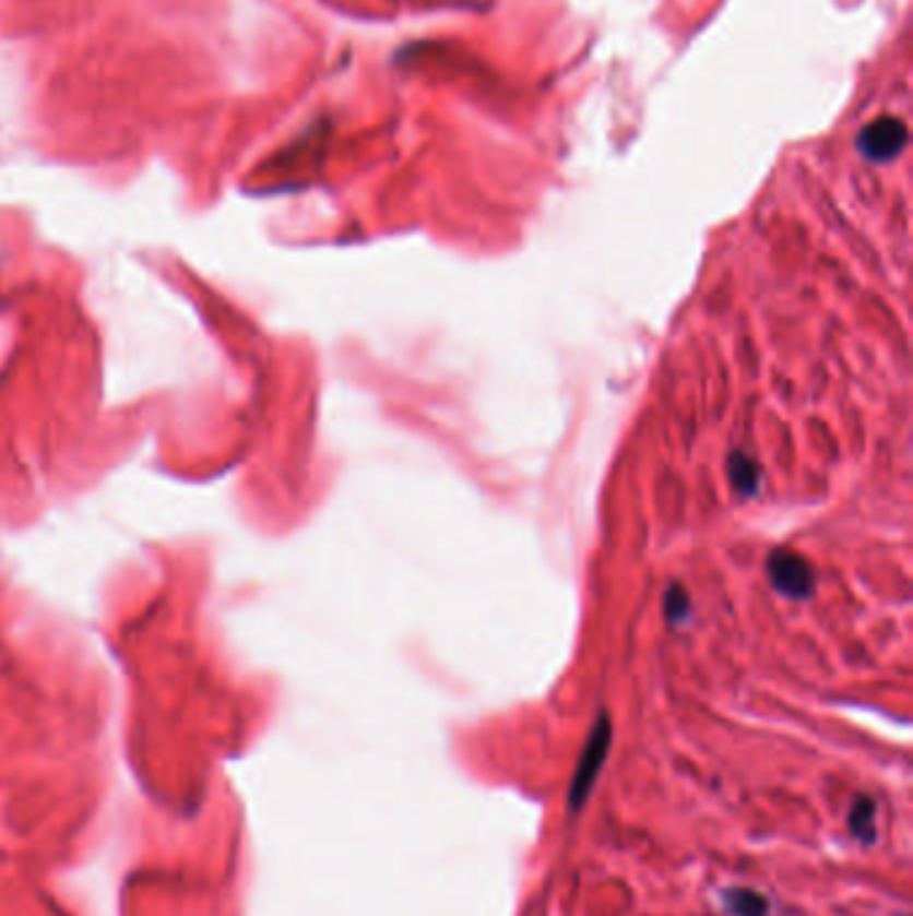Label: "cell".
<instances>
[{
	"instance_id": "obj_1",
	"label": "cell",
	"mask_w": 913,
	"mask_h": 916,
	"mask_svg": "<svg viewBox=\"0 0 913 916\" xmlns=\"http://www.w3.org/2000/svg\"><path fill=\"white\" fill-rule=\"evenodd\" d=\"M606 748H608V724L606 721H601V726L595 729L592 740L586 742V750H584V756H581L577 774H573V783H571L573 809H581V804H584L586 796H590L592 783H595V777H597V770H601L603 759H606Z\"/></svg>"
},
{
	"instance_id": "obj_2",
	"label": "cell",
	"mask_w": 913,
	"mask_h": 916,
	"mask_svg": "<svg viewBox=\"0 0 913 916\" xmlns=\"http://www.w3.org/2000/svg\"><path fill=\"white\" fill-rule=\"evenodd\" d=\"M905 145V123L898 118H879L859 134V151L876 162H887Z\"/></svg>"
},
{
	"instance_id": "obj_3",
	"label": "cell",
	"mask_w": 913,
	"mask_h": 916,
	"mask_svg": "<svg viewBox=\"0 0 913 916\" xmlns=\"http://www.w3.org/2000/svg\"><path fill=\"white\" fill-rule=\"evenodd\" d=\"M769 576H772L776 590H782V593L791 595V598H804L811 590V571L798 555H772V560H769Z\"/></svg>"
},
{
	"instance_id": "obj_4",
	"label": "cell",
	"mask_w": 913,
	"mask_h": 916,
	"mask_svg": "<svg viewBox=\"0 0 913 916\" xmlns=\"http://www.w3.org/2000/svg\"><path fill=\"white\" fill-rule=\"evenodd\" d=\"M726 906L734 916H767L769 912L767 897L752 890H728Z\"/></svg>"
},
{
	"instance_id": "obj_5",
	"label": "cell",
	"mask_w": 913,
	"mask_h": 916,
	"mask_svg": "<svg viewBox=\"0 0 913 916\" xmlns=\"http://www.w3.org/2000/svg\"><path fill=\"white\" fill-rule=\"evenodd\" d=\"M850 825L855 831L857 838L863 842H870L874 838V801L857 799L855 807L850 812Z\"/></svg>"
},
{
	"instance_id": "obj_6",
	"label": "cell",
	"mask_w": 913,
	"mask_h": 916,
	"mask_svg": "<svg viewBox=\"0 0 913 916\" xmlns=\"http://www.w3.org/2000/svg\"><path fill=\"white\" fill-rule=\"evenodd\" d=\"M732 480L737 483V488L743 490H752L756 488V480H758V469L756 464H750L747 459H734L732 464Z\"/></svg>"
},
{
	"instance_id": "obj_7",
	"label": "cell",
	"mask_w": 913,
	"mask_h": 916,
	"mask_svg": "<svg viewBox=\"0 0 913 916\" xmlns=\"http://www.w3.org/2000/svg\"><path fill=\"white\" fill-rule=\"evenodd\" d=\"M686 608H689V606H686L684 595H680V593L669 595V600H667V614H669V617H678L680 619L686 614Z\"/></svg>"
}]
</instances>
